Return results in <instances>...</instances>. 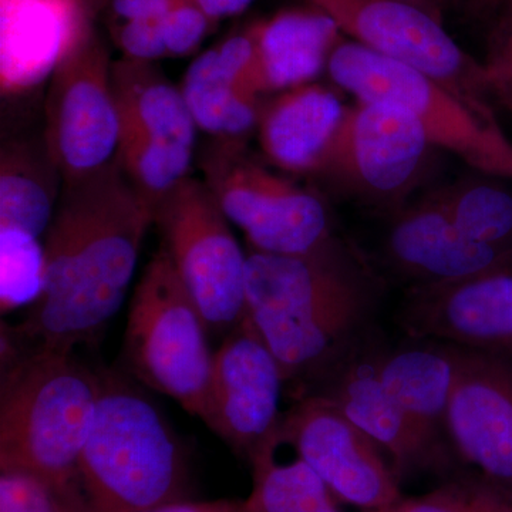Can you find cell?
<instances>
[{
  "instance_id": "obj_13",
  "label": "cell",
  "mask_w": 512,
  "mask_h": 512,
  "mask_svg": "<svg viewBox=\"0 0 512 512\" xmlns=\"http://www.w3.org/2000/svg\"><path fill=\"white\" fill-rule=\"evenodd\" d=\"M284 373L248 316L214 353L204 423L232 450L248 458L279 429Z\"/></svg>"
},
{
  "instance_id": "obj_17",
  "label": "cell",
  "mask_w": 512,
  "mask_h": 512,
  "mask_svg": "<svg viewBox=\"0 0 512 512\" xmlns=\"http://www.w3.org/2000/svg\"><path fill=\"white\" fill-rule=\"evenodd\" d=\"M353 345L316 380L315 392L367 434L393 460L397 476L414 468L439 466L394 403L379 375L380 349Z\"/></svg>"
},
{
  "instance_id": "obj_14",
  "label": "cell",
  "mask_w": 512,
  "mask_h": 512,
  "mask_svg": "<svg viewBox=\"0 0 512 512\" xmlns=\"http://www.w3.org/2000/svg\"><path fill=\"white\" fill-rule=\"evenodd\" d=\"M397 322L410 339L512 359V264L447 284L412 286Z\"/></svg>"
},
{
  "instance_id": "obj_1",
  "label": "cell",
  "mask_w": 512,
  "mask_h": 512,
  "mask_svg": "<svg viewBox=\"0 0 512 512\" xmlns=\"http://www.w3.org/2000/svg\"><path fill=\"white\" fill-rule=\"evenodd\" d=\"M154 205L128 181L116 157L63 181L43 237L42 295L2 333L22 350L74 352L106 328L126 298Z\"/></svg>"
},
{
  "instance_id": "obj_36",
  "label": "cell",
  "mask_w": 512,
  "mask_h": 512,
  "mask_svg": "<svg viewBox=\"0 0 512 512\" xmlns=\"http://www.w3.org/2000/svg\"><path fill=\"white\" fill-rule=\"evenodd\" d=\"M215 23L244 12L252 0H194Z\"/></svg>"
},
{
  "instance_id": "obj_9",
  "label": "cell",
  "mask_w": 512,
  "mask_h": 512,
  "mask_svg": "<svg viewBox=\"0 0 512 512\" xmlns=\"http://www.w3.org/2000/svg\"><path fill=\"white\" fill-rule=\"evenodd\" d=\"M161 244L212 335L247 316V254L202 180L185 178L154 207Z\"/></svg>"
},
{
  "instance_id": "obj_33",
  "label": "cell",
  "mask_w": 512,
  "mask_h": 512,
  "mask_svg": "<svg viewBox=\"0 0 512 512\" xmlns=\"http://www.w3.org/2000/svg\"><path fill=\"white\" fill-rule=\"evenodd\" d=\"M177 0H110L109 6L117 22L160 19Z\"/></svg>"
},
{
  "instance_id": "obj_34",
  "label": "cell",
  "mask_w": 512,
  "mask_h": 512,
  "mask_svg": "<svg viewBox=\"0 0 512 512\" xmlns=\"http://www.w3.org/2000/svg\"><path fill=\"white\" fill-rule=\"evenodd\" d=\"M403 2L426 10L431 16L443 22L444 15L448 10L457 8L463 3H466L468 8L473 9L476 13L491 16L500 0H403Z\"/></svg>"
},
{
  "instance_id": "obj_26",
  "label": "cell",
  "mask_w": 512,
  "mask_h": 512,
  "mask_svg": "<svg viewBox=\"0 0 512 512\" xmlns=\"http://www.w3.org/2000/svg\"><path fill=\"white\" fill-rule=\"evenodd\" d=\"M194 148L121 127L116 160L131 184L156 207L188 178Z\"/></svg>"
},
{
  "instance_id": "obj_3",
  "label": "cell",
  "mask_w": 512,
  "mask_h": 512,
  "mask_svg": "<svg viewBox=\"0 0 512 512\" xmlns=\"http://www.w3.org/2000/svg\"><path fill=\"white\" fill-rule=\"evenodd\" d=\"M2 363L0 471L42 478L73 508L77 466L99 403L100 373L74 352L22 350L5 339Z\"/></svg>"
},
{
  "instance_id": "obj_12",
  "label": "cell",
  "mask_w": 512,
  "mask_h": 512,
  "mask_svg": "<svg viewBox=\"0 0 512 512\" xmlns=\"http://www.w3.org/2000/svg\"><path fill=\"white\" fill-rule=\"evenodd\" d=\"M276 437L295 448L343 503L375 511L403 498L400 478L380 447L325 397H302L282 414Z\"/></svg>"
},
{
  "instance_id": "obj_7",
  "label": "cell",
  "mask_w": 512,
  "mask_h": 512,
  "mask_svg": "<svg viewBox=\"0 0 512 512\" xmlns=\"http://www.w3.org/2000/svg\"><path fill=\"white\" fill-rule=\"evenodd\" d=\"M201 168L202 181L252 251L309 255L340 238L326 201L268 170L249 156L245 143L214 140Z\"/></svg>"
},
{
  "instance_id": "obj_30",
  "label": "cell",
  "mask_w": 512,
  "mask_h": 512,
  "mask_svg": "<svg viewBox=\"0 0 512 512\" xmlns=\"http://www.w3.org/2000/svg\"><path fill=\"white\" fill-rule=\"evenodd\" d=\"M0 512H74L53 485L22 471H0Z\"/></svg>"
},
{
  "instance_id": "obj_29",
  "label": "cell",
  "mask_w": 512,
  "mask_h": 512,
  "mask_svg": "<svg viewBox=\"0 0 512 512\" xmlns=\"http://www.w3.org/2000/svg\"><path fill=\"white\" fill-rule=\"evenodd\" d=\"M483 67L485 87L493 104L512 117V0H501L494 10Z\"/></svg>"
},
{
  "instance_id": "obj_15",
  "label": "cell",
  "mask_w": 512,
  "mask_h": 512,
  "mask_svg": "<svg viewBox=\"0 0 512 512\" xmlns=\"http://www.w3.org/2000/svg\"><path fill=\"white\" fill-rule=\"evenodd\" d=\"M446 436L483 477L512 490V359L461 348Z\"/></svg>"
},
{
  "instance_id": "obj_31",
  "label": "cell",
  "mask_w": 512,
  "mask_h": 512,
  "mask_svg": "<svg viewBox=\"0 0 512 512\" xmlns=\"http://www.w3.org/2000/svg\"><path fill=\"white\" fill-rule=\"evenodd\" d=\"M214 25L217 23L194 0H177L173 8L161 18V32L167 56L191 55Z\"/></svg>"
},
{
  "instance_id": "obj_24",
  "label": "cell",
  "mask_w": 512,
  "mask_h": 512,
  "mask_svg": "<svg viewBox=\"0 0 512 512\" xmlns=\"http://www.w3.org/2000/svg\"><path fill=\"white\" fill-rule=\"evenodd\" d=\"M276 434L249 458L254 487L239 512H328L333 494L301 457L291 463L275 460Z\"/></svg>"
},
{
  "instance_id": "obj_28",
  "label": "cell",
  "mask_w": 512,
  "mask_h": 512,
  "mask_svg": "<svg viewBox=\"0 0 512 512\" xmlns=\"http://www.w3.org/2000/svg\"><path fill=\"white\" fill-rule=\"evenodd\" d=\"M366 512H512V490L488 478H460L419 497Z\"/></svg>"
},
{
  "instance_id": "obj_35",
  "label": "cell",
  "mask_w": 512,
  "mask_h": 512,
  "mask_svg": "<svg viewBox=\"0 0 512 512\" xmlns=\"http://www.w3.org/2000/svg\"><path fill=\"white\" fill-rule=\"evenodd\" d=\"M241 501L214 500V501H175V503L160 505L143 512H239Z\"/></svg>"
},
{
  "instance_id": "obj_20",
  "label": "cell",
  "mask_w": 512,
  "mask_h": 512,
  "mask_svg": "<svg viewBox=\"0 0 512 512\" xmlns=\"http://www.w3.org/2000/svg\"><path fill=\"white\" fill-rule=\"evenodd\" d=\"M252 25L264 93L311 84L342 40L335 20L316 8L281 10Z\"/></svg>"
},
{
  "instance_id": "obj_2",
  "label": "cell",
  "mask_w": 512,
  "mask_h": 512,
  "mask_svg": "<svg viewBox=\"0 0 512 512\" xmlns=\"http://www.w3.org/2000/svg\"><path fill=\"white\" fill-rule=\"evenodd\" d=\"M383 282L346 239L309 255L247 252V316L288 380L315 383L362 339Z\"/></svg>"
},
{
  "instance_id": "obj_21",
  "label": "cell",
  "mask_w": 512,
  "mask_h": 512,
  "mask_svg": "<svg viewBox=\"0 0 512 512\" xmlns=\"http://www.w3.org/2000/svg\"><path fill=\"white\" fill-rule=\"evenodd\" d=\"M110 83L121 127L194 148L197 126L183 92L156 62L113 60Z\"/></svg>"
},
{
  "instance_id": "obj_25",
  "label": "cell",
  "mask_w": 512,
  "mask_h": 512,
  "mask_svg": "<svg viewBox=\"0 0 512 512\" xmlns=\"http://www.w3.org/2000/svg\"><path fill=\"white\" fill-rule=\"evenodd\" d=\"M429 195L467 238L512 249V190L504 180L481 174Z\"/></svg>"
},
{
  "instance_id": "obj_18",
  "label": "cell",
  "mask_w": 512,
  "mask_h": 512,
  "mask_svg": "<svg viewBox=\"0 0 512 512\" xmlns=\"http://www.w3.org/2000/svg\"><path fill=\"white\" fill-rule=\"evenodd\" d=\"M412 340L396 349H380L379 375L414 433L441 464L446 414L457 380L461 348L433 339Z\"/></svg>"
},
{
  "instance_id": "obj_27",
  "label": "cell",
  "mask_w": 512,
  "mask_h": 512,
  "mask_svg": "<svg viewBox=\"0 0 512 512\" xmlns=\"http://www.w3.org/2000/svg\"><path fill=\"white\" fill-rule=\"evenodd\" d=\"M42 238L13 228H0V306L9 313L32 306L45 286Z\"/></svg>"
},
{
  "instance_id": "obj_4",
  "label": "cell",
  "mask_w": 512,
  "mask_h": 512,
  "mask_svg": "<svg viewBox=\"0 0 512 512\" xmlns=\"http://www.w3.org/2000/svg\"><path fill=\"white\" fill-rule=\"evenodd\" d=\"M96 416L73 490L74 512H143L188 500L183 444L156 403L101 370Z\"/></svg>"
},
{
  "instance_id": "obj_5",
  "label": "cell",
  "mask_w": 512,
  "mask_h": 512,
  "mask_svg": "<svg viewBox=\"0 0 512 512\" xmlns=\"http://www.w3.org/2000/svg\"><path fill=\"white\" fill-rule=\"evenodd\" d=\"M328 73L359 101L392 104L412 114L434 148L454 154L477 173L512 181V141L497 116L478 113L426 74L353 40H340Z\"/></svg>"
},
{
  "instance_id": "obj_8",
  "label": "cell",
  "mask_w": 512,
  "mask_h": 512,
  "mask_svg": "<svg viewBox=\"0 0 512 512\" xmlns=\"http://www.w3.org/2000/svg\"><path fill=\"white\" fill-rule=\"evenodd\" d=\"M433 148L406 110L357 100L346 106L312 177L393 217L426 177Z\"/></svg>"
},
{
  "instance_id": "obj_6",
  "label": "cell",
  "mask_w": 512,
  "mask_h": 512,
  "mask_svg": "<svg viewBox=\"0 0 512 512\" xmlns=\"http://www.w3.org/2000/svg\"><path fill=\"white\" fill-rule=\"evenodd\" d=\"M201 312L161 244L138 282L128 312L124 360L138 382L207 414L214 353Z\"/></svg>"
},
{
  "instance_id": "obj_32",
  "label": "cell",
  "mask_w": 512,
  "mask_h": 512,
  "mask_svg": "<svg viewBox=\"0 0 512 512\" xmlns=\"http://www.w3.org/2000/svg\"><path fill=\"white\" fill-rule=\"evenodd\" d=\"M114 39L124 57L157 62L167 56L160 19L128 20L114 29Z\"/></svg>"
},
{
  "instance_id": "obj_10",
  "label": "cell",
  "mask_w": 512,
  "mask_h": 512,
  "mask_svg": "<svg viewBox=\"0 0 512 512\" xmlns=\"http://www.w3.org/2000/svg\"><path fill=\"white\" fill-rule=\"evenodd\" d=\"M111 63L87 19L50 73L45 148L63 181L99 170L116 156L121 126Z\"/></svg>"
},
{
  "instance_id": "obj_23",
  "label": "cell",
  "mask_w": 512,
  "mask_h": 512,
  "mask_svg": "<svg viewBox=\"0 0 512 512\" xmlns=\"http://www.w3.org/2000/svg\"><path fill=\"white\" fill-rule=\"evenodd\" d=\"M62 180L47 156L26 146L3 148L0 161V228L45 237L55 215ZM63 181V180H62Z\"/></svg>"
},
{
  "instance_id": "obj_22",
  "label": "cell",
  "mask_w": 512,
  "mask_h": 512,
  "mask_svg": "<svg viewBox=\"0 0 512 512\" xmlns=\"http://www.w3.org/2000/svg\"><path fill=\"white\" fill-rule=\"evenodd\" d=\"M180 89L195 126L214 140L245 143L258 127L262 104L229 77L215 46L190 64Z\"/></svg>"
},
{
  "instance_id": "obj_19",
  "label": "cell",
  "mask_w": 512,
  "mask_h": 512,
  "mask_svg": "<svg viewBox=\"0 0 512 512\" xmlns=\"http://www.w3.org/2000/svg\"><path fill=\"white\" fill-rule=\"evenodd\" d=\"M345 109L338 94L313 83L262 104L256 128L265 157L288 173L312 177Z\"/></svg>"
},
{
  "instance_id": "obj_11",
  "label": "cell",
  "mask_w": 512,
  "mask_h": 512,
  "mask_svg": "<svg viewBox=\"0 0 512 512\" xmlns=\"http://www.w3.org/2000/svg\"><path fill=\"white\" fill-rule=\"evenodd\" d=\"M353 42L406 64L485 116H495L480 60L464 52L443 22L403 0H306Z\"/></svg>"
},
{
  "instance_id": "obj_16",
  "label": "cell",
  "mask_w": 512,
  "mask_h": 512,
  "mask_svg": "<svg viewBox=\"0 0 512 512\" xmlns=\"http://www.w3.org/2000/svg\"><path fill=\"white\" fill-rule=\"evenodd\" d=\"M386 254L413 286L447 284L512 264V249L467 238L430 195L393 215Z\"/></svg>"
}]
</instances>
